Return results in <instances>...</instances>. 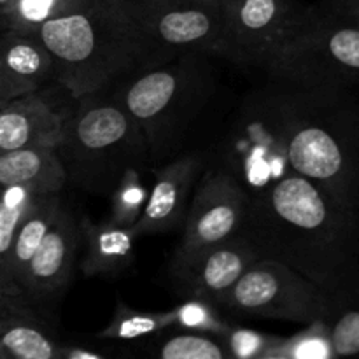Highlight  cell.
<instances>
[{
  "label": "cell",
  "mask_w": 359,
  "mask_h": 359,
  "mask_svg": "<svg viewBox=\"0 0 359 359\" xmlns=\"http://www.w3.org/2000/svg\"><path fill=\"white\" fill-rule=\"evenodd\" d=\"M174 326V312H142L130 309L123 302L116 305L114 316L109 326L98 332L97 339L107 342H133L153 337Z\"/></svg>",
  "instance_id": "603a6c76"
},
{
  "label": "cell",
  "mask_w": 359,
  "mask_h": 359,
  "mask_svg": "<svg viewBox=\"0 0 359 359\" xmlns=\"http://www.w3.org/2000/svg\"><path fill=\"white\" fill-rule=\"evenodd\" d=\"M0 70L32 90L55 79L51 55L32 32L4 30L0 34Z\"/></svg>",
  "instance_id": "ac0fdd59"
},
{
  "label": "cell",
  "mask_w": 359,
  "mask_h": 359,
  "mask_svg": "<svg viewBox=\"0 0 359 359\" xmlns=\"http://www.w3.org/2000/svg\"><path fill=\"white\" fill-rule=\"evenodd\" d=\"M319 9L337 20L359 23V0H325Z\"/></svg>",
  "instance_id": "1f68e13d"
},
{
  "label": "cell",
  "mask_w": 359,
  "mask_h": 359,
  "mask_svg": "<svg viewBox=\"0 0 359 359\" xmlns=\"http://www.w3.org/2000/svg\"><path fill=\"white\" fill-rule=\"evenodd\" d=\"M137 7L158 62L181 55L223 56V4L137 0Z\"/></svg>",
  "instance_id": "30bf717a"
},
{
  "label": "cell",
  "mask_w": 359,
  "mask_h": 359,
  "mask_svg": "<svg viewBox=\"0 0 359 359\" xmlns=\"http://www.w3.org/2000/svg\"><path fill=\"white\" fill-rule=\"evenodd\" d=\"M326 321H328L333 356H359V307L335 305Z\"/></svg>",
  "instance_id": "83f0119b"
},
{
  "label": "cell",
  "mask_w": 359,
  "mask_h": 359,
  "mask_svg": "<svg viewBox=\"0 0 359 359\" xmlns=\"http://www.w3.org/2000/svg\"><path fill=\"white\" fill-rule=\"evenodd\" d=\"M62 202V193H42L32 203V207L18 226L9 256V272L18 291H20L21 277H23L32 256L41 245L44 235L48 233Z\"/></svg>",
  "instance_id": "ffe728a7"
},
{
  "label": "cell",
  "mask_w": 359,
  "mask_h": 359,
  "mask_svg": "<svg viewBox=\"0 0 359 359\" xmlns=\"http://www.w3.org/2000/svg\"><path fill=\"white\" fill-rule=\"evenodd\" d=\"M30 91L35 90H32L27 84L20 83V81L13 79V77L7 76L4 70H0V107L6 105L7 102L13 100V98L21 97V95L25 93H30Z\"/></svg>",
  "instance_id": "d6a6232c"
},
{
  "label": "cell",
  "mask_w": 359,
  "mask_h": 359,
  "mask_svg": "<svg viewBox=\"0 0 359 359\" xmlns=\"http://www.w3.org/2000/svg\"><path fill=\"white\" fill-rule=\"evenodd\" d=\"M219 309L244 319L309 325L328 319L333 300L304 273L276 259L258 258L228 291Z\"/></svg>",
  "instance_id": "52a82bcc"
},
{
  "label": "cell",
  "mask_w": 359,
  "mask_h": 359,
  "mask_svg": "<svg viewBox=\"0 0 359 359\" xmlns=\"http://www.w3.org/2000/svg\"><path fill=\"white\" fill-rule=\"evenodd\" d=\"M238 233L258 258L314 280L333 307L359 294V214L297 172L249 198Z\"/></svg>",
  "instance_id": "6da1fadb"
},
{
  "label": "cell",
  "mask_w": 359,
  "mask_h": 359,
  "mask_svg": "<svg viewBox=\"0 0 359 359\" xmlns=\"http://www.w3.org/2000/svg\"><path fill=\"white\" fill-rule=\"evenodd\" d=\"M65 184V170L53 147L32 146L0 153V188L25 186L62 193Z\"/></svg>",
  "instance_id": "e0dca14e"
},
{
  "label": "cell",
  "mask_w": 359,
  "mask_h": 359,
  "mask_svg": "<svg viewBox=\"0 0 359 359\" xmlns=\"http://www.w3.org/2000/svg\"><path fill=\"white\" fill-rule=\"evenodd\" d=\"M182 2H195V4H223L224 0H182Z\"/></svg>",
  "instance_id": "836d02e7"
},
{
  "label": "cell",
  "mask_w": 359,
  "mask_h": 359,
  "mask_svg": "<svg viewBox=\"0 0 359 359\" xmlns=\"http://www.w3.org/2000/svg\"><path fill=\"white\" fill-rule=\"evenodd\" d=\"M81 242L84 256L81 270L84 276L114 277L128 270L135 262L137 231L133 226H125L107 219L105 223H93L90 217L79 219Z\"/></svg>",
  "instance_id": "2e32d148"
},
{
  "label": "cell",
  "mask_w": 359,
  "mask_h": 359,
  "mask_svg": "<svg viewBox=\"0 0 359 359\" xmlns=\"http://www.w3.org/2000/svg\"><path fill=\"white\" fill-rule=\"evenodd\" d=\"M11 4H13V0H0V13H4Z\"/></svg>",
  "instance_id": "e575fe53"
},
{
  "label": "cell",
  "mask_w": 359,
  "mask_h": 359,
  "mask_svg": "<svg viewBox=\"0 0 359 359\" xmlns=\"http://www.w3.org/2000/svg\"><path fill=\"white\" fill-rule=\"evenodd\" d=\"M256 259L258 255L255 249L241 233H237L200 252L181 269L174 270L172 276L186 297L203 298L219 307L228 291Z\"/></svg>",
  "instance_id": "9a60e30c"
},
{
  "label": "cell",
  "mask_w": 359,
  "mask_h": 359,
  "mask_svg": "<svg viewBox=\"0 0 359 359\" xmlns=\"http://www.w3.org/2000/svg\"><path fill=\"white\" fill-rule=\"evenodd\" d=\"M70 105L44 86L0 107V153L20 147L55 149Z\"/></svg>",
  "instance_id": "5bb4252c"
},
{
  "label": "cell",
  "mask_w": 359,
  "mask_h": 359,
  "mask_svg": "<svg viewBox=\"0 0 359 359\" xmlns=\"http://www.w3.org/2000/svg\"><path fill=\"white\" fill-rule=\"evenodd\" d=\"M97 342H84V340H62L60 344L58 359H112L118 356L111 346L98 344L100 339L95 337Z\"/></svg>",
  "instance_id": "f546056e"
},
{
  "label": "cell",
  "mask_w": 359,
  "mask_h": 359,
  "mask_svg": "<svg viewBox=\"0 0 359 359\" xmlns=\"http://www.w3.org/2000/svg\"><path fill=\"white\" fill-rule=\"evenodd\" d=\"M42 193L46 191H37L25 186L0 188V291L14 294V297H21V294L9 272L11 248H13L14 235L21 219Z\"/></svg>",
  "instance_id": "7402d4cb"
},
{
  "label": "cell",
  "mask_w": 359,
  "mask_h": 359,
  "mask_svg": "<svg viewBox=\"0 0 359 359\" xmlns=\"http://www.w3.org/2000/svg\"><path fill=\"white\" fill-rule=\"evenodd\" d=\"M79 245V219H76L69 207L62 202L48 233L21 277V297L34 307L41 302L58 297L72 277Z\"/></svg>",
  "instance_id": "7c38bea8"
},
{
  "label": "cell",
  "mask_w": 359,
  "mask_h": 359,
  "mask_svg": "<svg viewBox=\"0 0 359 359\" xmlns=\"http://www.w3.org/2000/svg\"><path fill=\"white\" fill-rule=\"evenodd\" d=\"M291 167L359 214V105L349 90L266 81Z\"/></svg>",
  "instance_id": "7a4b0ae2"
},
{
  "label": "cell",
  "mask_w": 359,
  "mask_h": 359,
  "mask_svg": "<svg viewBox=\"0 0 359 359\" xmlns=\"http://www.w3.org/2000/svg\"><path fill=\"white\" fill-rule=\"evenodd\" d=\"M221 340H223L230 358L269 359L270 351L276 346L279 337L266 335V333L256 332V330L238 328V326L230 325V328L221 337Z\"/></svg>",
  "instance_id": "f1b7e54d"
},
{
  "label": "cell",
  "mask_w": 359,
  "mask_h": 359,
  "mask_svg": "<svg viewBox=\"0 0 359 359\" xmlns=\"http://www.w3.org/2000/svg\"><path fill=\"white\" fill-rule=\"evenodd\" d=\"M248 203L244 189L219 167L214 165L202 172L182 223V238L172 258V272L200 252L235 237Z\"/></svg>",
  "instance_id": "8fae6325"
},
{
  "label": "cell",
  "mask_w": 359,
  "mask_h": 359,
  "mask_svg": "<svg viewBox=\"0 0 359 359\" xmlns=\"http://www.w3.org/2000/svg\"><path fill=\"white\" fill-rule=\"evenodd\" d=\"M55 330L35 309L16 316L0 333V359H58Z\"/></svg>",
  "instance_id": "d6986e66"
},
{
  "label": "cell",
  "mask_w": 359,
  "mask_h": 359,
  "mask_svg": "<svg viewBox=\"0 0 359 359\" xmlns=\"http://www.w3.org/2000/svg\"><path fill=\"white\" fill-rule=\"evenodd\" d=\"M140 353L161 359H230L219 337L175 326L144 339Z\"/></svg>",
  "instance_id": "44dd1931"
},
{
  "label": "cell",
  "mask_w": 359,
  "mask_h": 359,
  "mask_svg": "<svg viewBox=\"0 0 359 359\" xmlns=\"http://www.w3.org/2000/svg\"><path fill=\"white\" fill-rule=\"evenodd\" d=\"M216 167L226 172L249 198L294 174L266 86L242 102L221 140Z\"/></svg>",
  "instance_id": "8992f818"
},
{
  "label": "cell",
  "mask_w": 359,
  "mask_h": 359,
  "mask_svg": "<svg viewBox=\"0 0 359 359\" xmlns=\"http://www.w3.org/2000/svg\"><path fill=\"white\" fill-rule=\"evenodd\" d=\"M91 0H13L0 13V27L4 30L34 32L46 21L67 16L83 9Z\"/></svg>",
  "instance_id": "cb8c5ba5"
},
{
  "label": "cell",
  "mask_w": 359,
  "mask_h": 359,
  "mask_svg": "<svg viewBox=\"0 0 359 359\" xmlns=\"http://www.w3.org/2000/svg\"><path fill=\"white\" fill-rule=\"evenodd\" d=\"M149 188L144 182L142 167L125 172L111 191V216L109 219L125 226H133L146 207Z\"/></svg>",
  "instance_id": "484cf974"
},
{
  "label": "cell",
  "mask_w": 359,
  "mask_h": 359,
  "mask_svg": "<svg viewBox=\"0 0 359 359\" xmlns=\"http://www.w3.org/2000/svg\"><path fill=\"white\" fill-rule=\"evenodd\" d=\"M172 312H174L175 328L209 333V335H216L219 339L230 328V323L221 316V309L203 298L188 297L181 305L172 309Z\"/></svg>",
  "instance_id": "4316f807"
},
{
  "label": "cell",
  "mask_w": 359,
  "mask_h": 359,
  "mask_svg": "<svg viewBox=\"0 0 359 359\" xmlns=\"http://www.w3.org/2000/svg\"><path fill=\"white\" fill-rule=\"evenodd\" d=\"M32 309L35 307L32 304H28L25 298L14 297V294L0 291V333L6 328L7 323L13 321L16 316L23 314V312L32 311Z\"/></svg>",
  "instance_id": "4dcf8cb0"
},
{
  "label": "cell",
  "mask_w": 359,
  "mask_h": 359,
  "mask_svg": "<svg viewBox=\"0 0 359 359\" xmlns=\"http://www.w3.org/2000/svg\"><path fill=\"white\" fill-rule=\"evenodd\" d=\"M32 34L51 55L53 81L72 98L105 90L142 65L160 63L140 25L137 0H91Z\"/></svg>",
  "instance_id": "3957f363"
},
{
  "label": "cell",
  "mask_w": 359,
  "mask_h": 359,
  "mask_svg": "<svg viewBox=\"0 0 359 359\" xmlns=\"http://www.w3.org/2000/svg\"><path fill=\"white\" fill-rule=\"evenodd\" d=\"M328 321L309 323L307 328L290 339H280L270 351L269 359H332Z\"/></svg>",
  "instance_id": "d4e9b609"
},
{
  "label": "cell",
  "mask_w": 359,
  "mask_h": 359,
  "mask_svg": "<svg viewBox=\"0 0 359 359\" xmlns=\"http://www.w3.org/2000/svg\"><path fill=\"white\" fill-rule=\"evenodd\" d=\"M265 72L270 79L309 86L344 90L356 86L359 84V23L337 20L321 11L316 23L286 46Z\"/></svg>",
  "instance_id": "9c48e42d"
},
{
  "label": "cell",
  "mask_w": 359,
  "mask_h": 359,
  "mask_svg": "<svg viewBox=\"0 0 359 359\" xmlns=\"http://www.w3.org/2000/svg\"><path fill=\"white\" fill-rule=\"evenodd\" d=\"M203 55H181L142 65L119 77L112 97L137 123L146 139L149 160L174 154L186 128L210 93Z\"/></svg>",
  "instance_id": "5b68a950"
},
{
  "label": "cell",
  "mask_w": 359,
  "mask_h": 359,
  "mask_svg": "<svg viewBox=\"0 0 359 359\" xmlns=\"http://www.w3.org/2000/svg\"><path fill=\"white\" fill-rule=\"evenodd\" d=\"M202 168L203 158L198 153L181 154L151 168L153 184L149 196L142 214L133 224L139 237L182 228Z\"/></svg>",
  "instance_id": "4fadbf2b"
},
{
  "label": "cell",
  "mask_w": 359,
  "mask_h": 359,
  "mask_svg": "<svg viewBox=\"0 0 359 359\" xmlns=\"http://www.w3.org/2000/svg\"><path fill=\"white\" fill-rule=\"evenodd\" d=\"M55 151L67 182L93 195H111L126 170L151 161L137 123L104 90L72 98Z\"/></svg>",
  "instance_id": "277c9868"
},
{
  "label": "cell",
  "mask_w": 359,
  "mask_h": 359,
  "mask_svg": "<svg viewBox=\"0 0 359 359\" xmlns=\"http://www.w3.org/2000/svg\"><path fill=\"white\" fill-rule=\"evenodd\" d=\"M223 11L221 58L263 70L321 14L300 0H224Z\"/></svg>",
  "instance_id": "ba28073f"
}]
</instances>
